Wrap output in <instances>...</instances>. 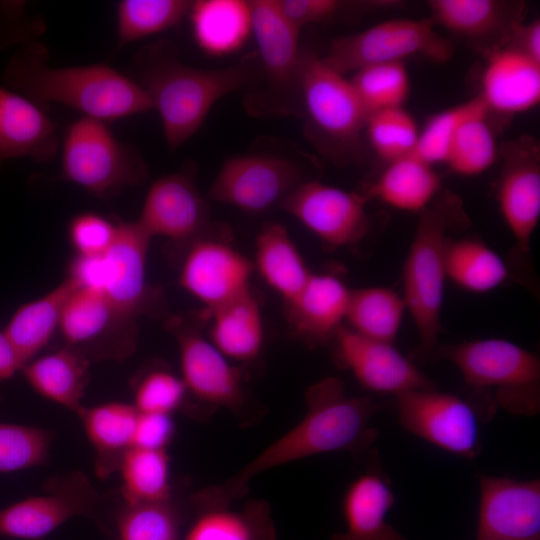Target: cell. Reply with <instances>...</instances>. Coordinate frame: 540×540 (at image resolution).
<instances>
[{
  "mask_svg": "<svg viewBox=\"0 0 540 540\" xmlns=\"http://www.w3.org/2000/svg\"><path fill=\"white\" fill-rule=\"evenodd\" d=\"M305 400L303 418L234 476L210 490L205 495L210 503L219 506L242 496L250 481L268 470L315 455L364 450L376 440L377 430L370 423L383 404L348 395L340 379L328 377L313 384Z\"/></svg>",
  "mask_w": 540,
  "mask_h": 540,
  "instance_id": "cell-1",
  "label": "cell"
},
{
  "mask_svg": "<svg viewBox=\"0 0 540 540\" xmlns=\"http://www.w3.org/2000/svg\"><path fill=\"white\" fill-rule=\"evenodd\" d=\"M48 52L39 42L22 44L6 64L3 81L40 107L58 103L104 122L153 109L146 91L108 64L55 67L48 64Z\"/></svg>",
  "mask_w": 540,
  "mask_h": 540,
  "instance_id": "cell-2",
  "label": "cell"
},
{
  "mask_svg": "<svg viewBox=\"0 0 540 540\" xmlns=\"http://www.w3.org/2000/svg\"><path fill=\"white\" fill-rule=\"evenodd\" d=\"M167 41L143 48L133 59L134 79L159 113L166 143L176 150L201 127L208 113L224 96L243 87L252 76V61L202 69L177 57Z\"/></svg>",
  "mask_w": 540,
  "mask_h": 540,
  "instance_id": "cell-3",
  "label": "cell"
},
{
  "mask_svg": "<svg viewBox=\"0 0 540 540\" xmlns=\"http://www.w3.org/2000/svg\"><path fill=\"white\" fill-rule=\"evenodd\" d=\"M467 222L455 194L442 192L419 213L403 268V298L419 335V353L427 356L440 332L450 233Z\"/></svg>",
  "mask_w": 540,
  "mask_h": 540,
  "instance_id": "cell-4",
  "label": "cell"
},
{
  "mask_svg": "<svg viewBox=\"0 0 540 540\" xmlns=\"http://www.w3.org/2000/svg\"><path fill=\"white\" fill-rule=\"evenodd\" d=\"M438 357L455 365L473 389L491 391L494 409L524 416L539 411L540 361L520 345L500 338L479 339L443 346Z\"/></svg>",
  "mask_w": 540,
  "mask_h": 540,
  "instance_id": "cell-5",
  "label": "cell"
},
{
  "mask_svg": "<svg viewBox=\"0 0 540 540\" xmlns=\"http://www.w3.org/2000/svg\"><path fill=\"white\" fill-rule=\"evenodd\" d=\"M151 237L136 221H117L110 247L101 255H75L67 277L78 287L102 293L124 316L137 322L154 309L147 281Z\"/></svg>",
  "mask_w": 540,
  "mask_h": 540,
  "instance_id": "cell-6",
  "label": "cell"
},
{
  "mask_svg": "<svg viewBox=\"0 0 540 540\" xmlns=\"http://www.w3.org/2000/svg\"><path fill=\"white\" fill-rule=\"evenodd\" d=\"M147 167L132 146L106 122L83 116L68 126L62 141L61 177L92 196L107 198L141 184Z\"/></svg>",
  "mask_w": 540,
  "mask_h": 540,
  "instance_id": "cell-7",
  "label": "cell"
},
{
  "mask_svg": "<svg viewBox=\"0 0 540 540\" xmlns=\"http://www.w3.org/2000/svg\"><path fill=\"white\" fill-rule=\"evenodd\" d=\"M452 54L451 43L438 34L431 19L396 18L337 38L321 59L345 75L370 65L404 62L412 56L444 62Z\"/></svg>",
  "mask_w": 540,
  "mask_h": 540,
  "instance_id": "cell-8",
  "label": "cell"
},
{
  "mask_svg": "<svg viewBox=\"0 0 540 540\" xmlns=\"http://www.w3.org/2000/svg\"><path fill=\"white\" fill-rule=\"evenodd\" d=\"M298 88L310 126L320 138L340 148L358 142L368 112L345 75L321 58L302 53Z\"/></svg>",
  "mask_w": 540,
  "mask_h": 540,
  "instance_id": "cell-9",
  "label": "cell"
},
{
  "mask_svg": "<svg viewBox=\"0 0 540 540\" xmlns=\"http://www.w3.org/2000/svg\"><path fill=\"white\" fill-rule=\"evenodd\" d=\"M399 422L408 432L451 454L474 459L480 452V412L457 395L435 388L399 394Z\"/></svg>",
  "mask_w": 540,
  "mask_h": 540,
  "instance_id": "cell-10",
  "label": "cell"
},
{
  "mask_svg": "<svg viewBox=\"0 0 540 540\" xmlns=\"http://www.w3.org/2000/svg\"><path fill=\"white\" fill-rule=\"evenodd\" d=\"M64 345L90 361H119L136 347L137 322L122 315L100 292L75 285L62 309Z\"/></svg>",
  "mask_w": 540,
  "mask_h": 540,
  "instance_id": "cell-11",
  "label": "cell"
},
{
  "mask_svg": "<svg viewBox=\"0 0 540 540\" xmlns=\"http://www.w3.org/2000/svg\"><path fill=\"white\" fill-rule=\"evenodd\" d=\"M297 166L281 156L263 153L228 157L209 188L210 199L247 213H262L301 182Z\"/></svg>",
  "mask_w": 540,
  "mask_h": 540,
  "instance_id": "cell-12",
  "label": "cell"
},
{
  "mask_svg": "<svg viewBox=\"0 0 540 540\" xmlns=\"http://www.w3.org/2000/svg\"><path fill=\"white\" fill-rule=\"evenodd\" d=\"M367 198L320 181L300 182L279 204L323 242L350 246L368 231Z\"/></svg>",
  "mask_w": 540,
  "mask_h": 540,
  "instance_id": "cell-13",
  "label": "cell"
},
{
  "mask_svg": "<svg viewBox=\"0 0 540 540\" xmlns=\"http://www.w3.org/2000/svg\"><path fill=\"white\" fill-rule=\"evenodd\" d=\"M253 269L228 242L205 234L186 247L179 284L211 311L251 291Z\"/></svg>",
  "mask_w": 540,
  "mask_h": 540,
  "instance_id": "cell-14",
  "label": "cell"
},
{
  "mask_svg": "<svg viewBox=\"0 0 540 540\" xmlns=\"http://www.w3.org/2000/svg\"><path fill=\"white\" fill-rule=\"evenodd\" d=\"M97 494L80 472L53 478L43 493L0 510V535L34 540L43 538L68 520L92 511Z\"/></svg>",
  "mask_w": 540,
  "mask_h": 540,
  "instance_id": "cell-15",
  "label": "cell"
},
{
  "mask_svg": "<svg viewBox=\"0 0 540 540\" xmlns=\"http://www.w3.org/2000/svg\"><path fill=\"white\" fill-rule=\"evenodd\" d=\"M179 352L181 379L187 392L220 407L233 408L243 397L239 370L205 336L199 327L182 317L167 322Z\"/></svg>",
  "mask_w": 540,
  "mask_h": 540,
  "instance_id": "cell-16",
  "label": "cell"
},
{
  "mask_svg": "<svg viewBox=\"0 0 540 540\" xmlns=\"http://www.w3.org/2000/svg\"><path fill=\"white\" fill-rule=\"evenodd\" d=\"M497 199L519 249L527 252L540 218V149L527 135L499 146Z\"/></svg>",
  "mask_w": 540,
  "mask_h": 540,
  "instance_id": "cell-17",
  "label": "cell"
},
{
  "mask_svg": "<svg viewBox=\"0 0 540 540\" xmlns=\"http://www.w3.org/2000/svg\"><path fill=\"white\" fill-rule=\"evenodd\" d=\"M540 481L479 476L476 540H539Z\"/></svg>",
  "mask_w": 540,
  "mask_h": 540,
  "instance_id": "cell-18",
  "label": "cell"
},
{
  "mask_svg": "<svg viewBox=\"0 0 540 540\" xmlns=\"http://www.w3.org/2000/svg\"><path fill=\"white\" fill-rule=\"evenodd\" d=\"M208 205L184 172L164 175L150 186L137 222L151 237L189 245L206 234Z\"/></svg>",
  "mask_w": 540,
  "mask_h": 540,
  "instance_id": "cell-19",
  "label": "cell"
},
{
  "mask_svg": "<svg viewBox=\"0 0 540 540\" xmlns=\"http://www.w3.org/2000/svg\"><path fill=\"white\" fill-rule=\"evenodd\" d=\"M337 355L366 389L393 394L435 388L434 383L393 343L359 335L343 325L334 336Z\"/></svg>",
  "mask_w": 540,
  "mask_h": 540,
  "instance_id": "cell-20",
  "label": "cell"
},
{
  "mask_svg": "<svg viewBox=\"0 0 540 540\" xmlns=\"http://www.w3.org/2000/svg\"><path fill=\"white\" fill-rule=\"evenodd\" d=\"M484 54L478 96L489 113L513 115L539 103L540 62L506 44Z\"/></svg>",
  "mask_w": 540,
  "mask_h": 540,
  "instance_id": "cell-21",
  "label": "cell"
},
{
  "mask_svg": "<svg viewBox=\"0 0 540 540\" xmlns=\"http://www.w3.org/2000/svg\"><path fill=\"white\" fill-rule=\"evenodd\" d=\"M59 144L57 126L42 107L0 86V167L22 157L47 163Z\"/></svg>",
  "mask_w": 540,
  "mask_h": 540,
  "instance_id": "cell-22",
  "label": "cell"
},
{
  "mask_svg": "<svg viewBox=\"0 0 540 540\" xmlns=\"http://www.w3.org/2000/svg\"><path fill=\"white\" fill-rule=\"evenodd\" d=\"M250 6L252 33L270 89L299 92L300 30L282 16L274 0H252Z\"/></svg>",
  "mask_w": 540,
  "mask_h": 540,
  "instance_id": "cell-23",
  "label": "cell"
},
{
  "mask_svg": "<svg viewBox=\"0 0 540 540\" xmlns=\"http://www.w3.org/2000/svg\"><path fill=\"white\" fill-rule=\"evenodd\" d=\"M395 503L390 481L375 465L355 478L342 501L345 530L332 540H406L387 520Z\"/></svg>",
  "mask_w": 540,
  "mask_h": 540,
  "instance_id": "cell-24",
  "label": "cell"
},
{
  "mask_svg": "<svg viewBox=\"0 0 540 540\" xmlns=\"http://www.w3.org/2000/svg\"><path fill=\"white\" fill-rule=\"evenodd\" d=\"M432 22L478 44L486 53L506 44L513 26L521 21L520 5L498 0L429 1Z\"/></svg>",
  "mask_w": 540,
  "mask_h": 540,
  "instance_id": "cell-25",
  "label": "cell"
},
{
  "mask_svg": "<svg viewBox=\"0 0 540 540\" xmlns=\"http://www.w3.org/2000/svg\"><path fill=\"white\" fill-rule=\"evenodd\" d=\"M351 290L335 275L312 272L301 290L286 302L292 330L309 341L334 338L345 325Z\"/></svg>",
  "mask_w": 540,
  "mask_h": 540,
  "instance_id": "cell-26",
  "label": "cell"
},
{
  "mask_svg": "<svg viewBox=\"0 0 540 540\" xmlns=\"http://www.w3.org/2000/svg\"><path fill=\"white\" fill-rule=\"evenodd\" d=\"M90 363L85 355L63 345L32 359L21 372L37 394L77 414L83 407L82 399L90 379Z\"/></svg>",
  "mask_w": 540,
  "mask_h": 540,
  "instance_id": "cell-27",
  "label": "cell"
},
{
  "mask_svg": "<svg viewBox=\"0 0 540 540\" xmlns=\"http://www.w3.org/2000/svg\"><path fill=\"white\" fill-rule=\"evenodd\" d=\"M138 414L133 404L118 401L83 406L77 413L95 451L99 476L117 471L122 457L133 447Z\"/></svg>",
  "mask_w": 540,
  "mask_h": 540,
  "instance_id": "cell-28",
  "label": "cell"
},
{
  "mask_svg": "<svg viewBox=\"0 0 540 540\" xmlns=\"http://www.w3.org/2000/svg\"><path fill=\"white\" fill-rule=\"evenodd\" d=\"M189 15L196 44L212 56L237 51L252 33L250 1H193Z\"/></svg>",
  "mask_w": 540,
  "mask_h": 540,
  "instance_id": "cell-29",
  "label": "cell"
},
{
  "mask_svg": "<svg viewBox=\"0 0 540 540\" xmlns=\"http://www.w3.org/2000/svg\"><path fill=\"white\" fill-rule=\"evenodd\" d=\"M74 287L66 277L43 296L21 305L10 318L4 332L21 367L36 358L58 331L63 306Z\"/></svg>",
  "mask_w": 540,
  "mask_h": 540,
  "instance_id": "cell-30",
  "label": "cell"
},
{
  "mask_svg": "<svg viewBox=\"0 0 540 540\" xmlns=\"http://www.w3.org/2000/svg\"><path fill=\"white\" fill-rule=\"evenodd\" d=\"M208 312L211 317L208 338L226 358L247 362L260 354L264 323L251 291Z\"/></svg>",
  "mask_w": 540,
  "mask_h": 540,
  "instance_id": "cell-31",
  "label": "cell"
},
{
  "mask_svg": "<svg viewBox=\"0 0 540 540\" xmlns=\"http://www.w3.org/2000/svg\"><path fill=\"white\" fill-rule=\"evenodd\" d=\"M441 180L415 153L391 161L364 196L398 210L420 213L437 197Z\"/></svg>",
  "mask_w": 540,
  "mask_h": 540,
  "instance_id": "cell-32",
  "label": "cell"
},
{
  "mask_svg": "<svg viewBox=\"0 0 540 540\" xmlns=\"http://www.w3.org/2000/svg\"><path fill=\"white\" fill-rule=\"evenodd\" d=\"M253 267L285 303L312 273L286 228L277 222L266 223L258 233Z\"/></svg>",
  "mask_w": 540,
  "mask_h": 540,
  "instance_id": "cell-33",
  "label": "cell"
},
{
  "mask_svg": "<svg viewBox=\"0 0 540 540\" xmlns=\"http://www.w3.org/2000/svg\"><path fill=\"white\" fill-rule=\"evenodd\" d=\"M406 303L401 294L383 286L351 290L345 326L367 338L394 343Z\"/></svg>",
  "mask_w": 540,
  "mask_h": 540,
  "instance_id": "cell-34",
  "label": "cell"
},
{
  "mask_svg": "<svg viewBox=\"0 0 540 540\" xmlns=\"http://www.w3.org/2000/svg\"><path fill=\"white\" fill-rule=\"evenodd\" d=\"M117 472L124 504L170 500V460L166 450L132 447L122 457Z\"/></svg>",
  "mask_w": 540,
  "mask_h": 540,
  "instance_id": "cell-35",
  "label": "cell"
},
{
  "mask_svg": "<svg viewBox=\"0 0 540 540\" xmlns=\"http://www.w3.org/2000/svg\"><path fill=\"white\" fill-rule=\"evenodd\" d=\"M508 267L502 257L475 239H451L446 252V276L471 292H487L507 279Z\"/></svg>",
  "mask_w": 540,
  "mask_h": 540,
  "instance_id": "cell-36",
  "label": "cell"
},
{
  "mask_svg": "<svg viewBox=\"0 0 540 540\" xmlns=\"http://www.w3.org/2000/svg\"><path fill=\"white\" fill-rule=\"evenodd\" d=\"M193 1L122 0L117 5V44L163 32L176 26L189 14Z\"/></svg>",
  "mask_w": 540,
  "mask_h": 540,
  "instance_id": "cell-37",
  "label": "cell"
},
{
  "mask_svg": "<svg viewBox=\"0 0 540 540\" xmlns=\"http://www.w3.org/2000/svg\"><path fill=\"white\" fill-rule=\"evenodd\" d=\"M481 112L465 120L458 128L447 153L445 164L461 176H476L488 170L499 156V146Z\"/></svg>",
  "mask_w": 540,
  "mask_h": 540,
  "instance_id": "cell-38",
  "label": "cell"
},
{
  "mask_svg": "<svg viewBox=\"0 0 540 540\" xmlns=\"http://www.w3.org/2000/svg\"><path fill=\"white\" fill-rule=\"evenodd\" d=\"M272 528L262 509L254 504L242 512L213 508L202 514L184 540H272Z\"/></svg>",
  "mask_w": 540,
  "mask_h": 540,
  "instance_id": "cell-39",
  "label": "cell"
},
{
  "mask_svg": "<svg viewBox=\"0 0 540 540\" xmlns=\"http://www.w3.org/2000/svg\"><path fill=\"white\" fill-rule=\"evenodd\" d=\"M368 112L403 107L410 91V79L404 62L370 65L354 72L350 80Z\"/></svg>",
  "mask_w": 540,
  "mask_h": 540,
  "instance_id": "cell-40",
  "label": "cell"
},
{
  "mask_svg": "<svg viewBox=\"0 0 540 540\" xmlns=\"http://www.w3.org/2000/svg\"><path fill=\"white\" fill-rule=\"evenodd\" d=\"M365 130L372 148L387 163L415 152L419 129L404 107L370 113Z\"/></svg>",
  "mask_w": 540,
  "mask_h": 540,
  "instance_id": "cell-41",
  "label": "cell"
},
{
  "mask_svg": "<svg viewBox=\"0 0 540 540\" xmlns=\"http://www.w3.org/2000/svg\"><path fill=\"white\" fill-rule=\"evenodd\" d=\"M51 431L44 428L0 422V473L43 465L52 447Z\"/></svg>",
  "mask_w": 540,
  "mask_h": 540,
  "instance_id": "cell-42",
  "label": "cell"
},
{
  "mask_svg": "<svg viewBox=\"0 0 540 540\" xmlns=\"http://www.w3.org/2000/svg\"><path fill=\"white\" fill-rule=\"evenodd\" d=\"M488 112L481 98L476 97L445 109L426 122L419 131L415 154L427 163H444L450 144L461 124L473 115Z\"/></svg>",
  "mask_w": 540,
  "mask_h": 540,
  "instance_id": "cell-43",
  "label": "cell"
},
{
  "mask_svg": "<svg viewBox=\"0 0 540 540\" xmlns=\"http://www.w3.org/2000/svg\"><path fill=\"white\" fill-rule=\"evenodd\" d=\"M119 540H178V518L169 501L124 504L117 521Z\"/></svg>",
  "mask_w": 540,
  "mask_h": 540,
  "instance_id": "cell-44",
  "label": "cell"
},
{
  "mask_svg": "<svg viewBox=\"0 0 540 540\" xmlns=\"http://www.w3.org/2000/svg\"><path fill=\"white\" fill-rule=\"evenodd\" d=\"M187 389L180 376L158 369L145 374L134 391V407L140 413L172 414L178 409Z\"/></svg>",
  "mask_w": 540,
  "mask_h": 540,
  "instance_id": "cell-45",
  "label": "cell"
},
{
  "mask_svg": "<svg viewBox=\"0 0 540 540\" xmlns=\"http://www.w3.org/2000/svg\"><path fill=\"white\" fill-rule=\"evenodd\" d=\"M116 234V223L96 212L75 215L68 224V238L75 255L97 256L112 244Z\"/></svg>",
  "mask_w": 540,
  "mask_h": 540,
  "instance_id": "cell-46",
  "label": "cell"
},
{
  "mask_svg": "<svg viewBox=\"0 0 540 540\" xmlns=\"http://www.w3.org/2000/svg\"><path fill=\"white\" fill-rule=\"evenodd\" d=\"M282 16L294 27L328 20L339 10L341 4L336 0H274Z\"/></svg>",
  "mask_w": 540,
  "mask_h": 540,
  "instance_id": "cell-47",
  "label": "cell"
},
{
  "mask_svg": "<svg viewBox=\"0 0 540 540\" xmlns=\"http://www.w3.org/2000/svg\"><path fill=\"white\" fill-rule=\"evenodd\" d=\"M175 431L170 414L140 413L138 414L133 447L151 450H166Z\"/></svg>",
  "mask_w": 540,
  "mask_h": 540,
  "instance_id": "cell-48",
  "label": "cell"
},
{
  "mask_svg": "<svg viewBox=\"0 0 540 540\" xmlns=\"http://www.w3.org/2000/svg\"><path fill=\"white\" fill-rule=\"evenodd\" d=\"M506 45L512 46L530 58L540 62V21L517 22L508 37Z\"/></svg>",
  "mask_w": 540,
  "mask_h": 540,
  "instance_id": "cell-49",
  "label": "cell"
},
{
  "mask_svg": "<svg viewBox=\"0 0 540 540\" xmlns=\"http://www.w3.org/2000/svg\"><path fill=\"white\" fill-rule=\"evenodd\" d=\"M21 364L4 330H0V381L21 371Z\"/></svg>",
  "mask_w": 540,
  "mask_h": 540,
  "instance_id": "cell-50",
  "label": "cell"
},
{
  "mask_svg": "<svg viewBox=\"0 0 540 540\" xmlns=\"http://www.w3.org/2000/svg\"><path fill=\"white\" fill-rule=\"evenodd\" d=\"M0 401H1V398H0Z\"/></svg>",
  "mask_w": 540,
  "mask_h": 540,
  "instance_id": "cell-51",
  "label": "cell"
}]
</instances>
